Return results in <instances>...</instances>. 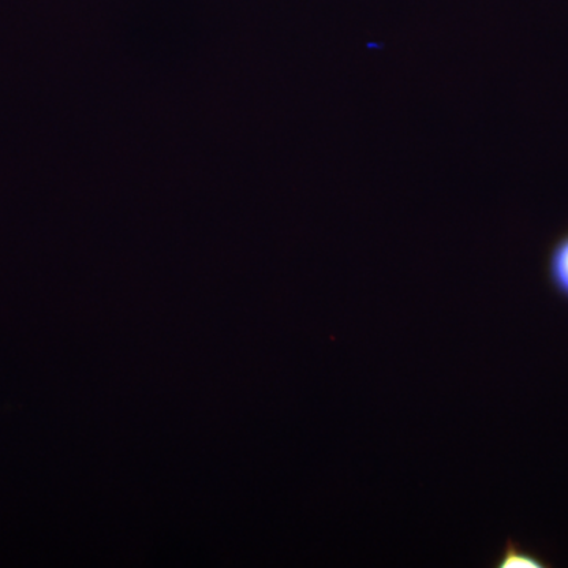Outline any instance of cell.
Returning <instances> with one entry per match:
<instances>
[{"label": "cell", "instance_id": "obj_2", "mask_svg": "<svg viewBox=\"0 0 568 568\" xmlns=\"http://www.w3.org/2000/svg\"><path fill=\"white\" fill-rule=\"evenodd\" d=\"M496 568H547L551 567L547 560L541 558L537 552L523 547L518 541L508 538L504 545L503 551L497 556Z\"/></svg>", "mask_w": 568, "mask_h": 568}, {"label": "cell", "instance_id": "obj_1", "mask_svg": "<svg viewBox=\"0 0 568 568\" xmlns=\"http://www.w3.org/2000/svg\"><path fill=\"white\" fill-rule=\"evenodd\" d=\"M545 275L552 293L568 304V230L549 245Z\"/></svg>", "mask_w": 568, "mask_h": 568}]
</instances>
